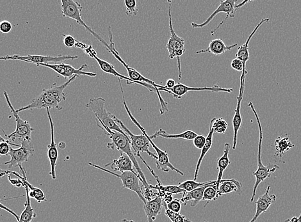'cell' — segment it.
Returning a JSON list of instances; mask_svg holds the SVG:
<instances>
[{
  "instance_id": "cell-1",
  "label": "cell",
  "mask_w": 301,
  "mask_h": 222,
  "mask_svg": "<svg viewBox=\"0 0 301 222\" xmlns=\"http://www.w3.org/2000/svg\"><path fill=\"white\" fill-rule=\"evenodd\" d=\"M118 81L119 84H120V92H121L122 102L123 105H124V109L126 110L127 113H128L129 118L132 120L134 124H135L136 126L139 128L140 130L142 131V135H134L133 133H131V132L129 130L128 127L125 126L124 123L120 119H119V118L116 117V116L114 115L113 116L114 119L119 126L120 127L122 130L124 132L125 134L128 136L129 142H130L131 149H133L134 151V155L137 156V157L140 158V160H142V162L144 163V164L146 166L147 168H148L149 172H151L153 176L157 180L158 185H162V182L160 181L159 177L157 176V175L154 172L153 169L149 166V165L147 164V162L145 161L143 158L142 157L141 155H140V153H146L149 157H152L153 159L156 160V161L158 160L157 156L149 151V147H150L151 146L150 140H149V138H149V136L148 135V133H147L146 130H145L144 127H142L140 123L137 121V120L134 117L132 113H131L130 110L129 109L128 105L126 104L124 95V91H123L121 82H120L121 80L118 78Z\"/></svg>"
},
{
  "instance_id": "cell-2",
  "label": "cell",
  "mask_w": 301,
  "mask_h": 222,
  "mask_svg": "<svg viewBox=\"0 0 301 222\" xmlns=\"http://www.w3.org/2000/svg\"><path fill=\"white\" fill-rule=\"evenodd\" d=\"M78 77V76L74 75L61 85H58L55 83L49 89H43L38 96L33 99L30 104L17 109L16 111L17 113H19L21 111L33 109L50 110L52 109L61 111L63 108L60 106V104L66 100L67 94L65 93L64 90Z\"/></svg>"
},
{
  "instance_id": "cell-3",
  "label": "cell",
  "mask_w": 301,
  "mask_h": 222,
  "mask_svg": "<svg viewBox=\"0 0 301 222\" xmlns=\"http://www.w3.org/2000/svg\"><path fill=\"white\" fill-rule=\"evenodd\" d=\"M96 123H97L98 126L104 132L105 135L109 136L112 140L111 142L108 143V148L112 149V150L118 149L119 151L120 152V153L126 154V155H128L132 161L133 166L137 170L138 175L142 180V184H143V186L146 188L148 187L149 184L133 153L128 136L126 134L120 133V132L110 130L98 120H96Z\"/></svg>"
},
{
  "instance_id": "cell-4",
  "label": "cell",
  "mask_w": 301,
  "mask_h": 222,
  "mask_svg": "<svg viewBox=\"0 0 301 222\" xmlns=\"http://www.w3.org/2000/svg\"><path fill=\"white\" fill-rule=\"evenodd\" d=\"M108 30H109L110 40V43L109 44L110 49L109 52L113 54V56L115 57L120 63H122L123 66H124L125 69H126L127 72H128V78L129 79H131V80L133 81H135V82L147 83V84L150 85L151 86L155 88L156 89V93H157L158 100H159L160 101V106H161L160 110V114H161V115H164L166 112H168V103L166 102V101L164 100V99L162 98L161 92H160L164 91L168 92L169 94H172L171 92L168 91V88L166 86H162V85L156 84V83L154 82L153 81L146 78V77H144L142 74H140L139 72L137 71V70L133 69V68L129 66L128 63L125 62V61L122 60L121 57L120 56L118 51L116 49L115 45H114L113 42V33H112L111 26H109Z\"/></svg>"
},
{
  "instance_id": "cell-5",
  "label": "cell",
  "mask_w": 301,
  "mask_h": 222,
  "mask_svg": "<svg viewBox=\"0 0 301 222\" xmlns=\"http://www.w3.org/2000/svg\"><path fill=\"white\" fill-rule=\"evenodd\" d=\"M248 106L250 108L252 111H253L254 115L256 116V119L257 123H258V126L259 127V131H260V138H259L258 143V155H257V163H258V168L256 172L252 173V175L255 177L256 181L253 187V190H252V194L251 199H250V202H252L254 201V197L256 196V193L257 189L261 182L265 181L268 178L271 177L272 173L276 172L278 169L280 168V166H277V165H271L269 164L267 166H263L262 163V158H261V149H262V142H263V130L262 127H261V122L260 118L258 113L256 111L255 109L253 104L252 102H250L248 104Z\"/></svg>"
},
{
  "instance_id": "cell-6",
  "label": "cell",
  "mask_w": 301,
  "mask_h": 222,
  "mask_svg": "<svg viewBox=\"0 0 301 222\" xmlns=\"http://www.w3.org/2000/svg\"><path fill=\"white\" fill-rule=\"evenodd\" d=\"M83 6L79 2L74 1V0H61V10L63 17H68V18L73 19L76 23L83 27L88 32L90 33L92 36L95 37L98 41L102 43L105 46L106 50L109 52L110 46L106 41L100 36V35L97 34L89 26H88L82 18V12Z\"/></svg>"
},
{
  "instance_id": "cell-7",
  "label": "cell",
  "mask_w": 301,
  "mask_h": 222,
  "mask_svg": "<svg viewBox=\"0 0 301 222\" xmlns=\"http://www.w3.org/2000/svg\"><path fill=\"white\" fill-rule=\"evenodd\" d=\"M105 99L103 98H91L86 104V107L95 115L96 120L102 123L110 130L120 132L125 134L120 127L114 119L113 114L108 111L105 107Z\"/></svg>"
},
{
  "instance_id": "cell-8",
  "label": "cell",
  "mask_w": 301,
  "mask_h": 222,
  "mask_svg": "<svg viewBox=\"0 0 301 222\" xmlns=\"http://www.w3.org/2000/svg\"><path fill=\"white\" fill-rule=\"evenodd\" d=\"M3 94L8 106L10 108L11 111L12 112L13 116H14L15 122H16L15 130L10 135H7L5 134L6 140H10H10L14 141L16 138H19L21 140H26L31 142V140H32V133L34 131V129L31 126L29 122L22 119L19 116V113H17L16 110L14 109L10 102L7 92L4 91Z\"/></svg>"
},
{
  "instance_id": "cell-9",
  "label": "cell",
  "mask_w": 301,
  "mask_h": 222,
  "mask_svg": "<svg viewBox=\"0 0 301 222\" xmlns=\"http://www.w3.org/2000/svg\"><path fill=\"white\" fill-rule=\"evenodd\" d=\"M89 165L94 167V168L100 169L101 170L104 171L105 172L120 178L121 180L123 188L128 189V190L137 193L138 197L143 202V203L144 204L146 203L147 201L142 195V188L139 183V181L142 182V180L137 173L124 172L121 173V174H118V173L112 172V171L103 168V167L97 166V165L92 164L91 162L89 163Z\"/></svg>"
},
{
  "instance_id": "cell-10",
  "label": "cell",
  "mask_w": 301,
  "mask_h": 222,
  "mask_svg": "<svg viewBox=\"0 0 301 222\" xmlns=\"http://www.w3.org/2000/svg\"><path fill=\"white\" fill-rule=\"evenodd\" d=\"M78 58V56H61V55L56 56H37V55H28L26 56L14 55V56H0V60H19L25 61V62L34 63L37 66L41 64H47L51 61L52 62L57 63L59 62V61L76 60Z\"/></svg>"
},
{
  "instance_id": "cell-11",
  "label": "cell",
  "mask_w": 301,
  "mask_h": 222,
  "mask_svg": "<svg viewBox=\"0 0 301 222\" xmlns=\"http://www.w3.org/2000/svg\"><path fill=\"white\" fill-rule=\"evenodd\" d=\"M20 147L18 149H13L11 147L9 161L4 162L3 165L8 166V169L13 166H20L23 163L28 161V159L34 155V147L32 143L28 140H20Z\"/></svg>"
},
{
  "instance_id": "cell-12",
  "label": "cell",
  "mask_w": 301,
  "mask_h": 222,
  "mask_svg": "<svg viewBox=\"0 0 301 222\" xmlns=\"http://www.w3.org/2000/svg\"><path fill=\"white\" fill-rule=\"evenodd\" d=\"M237 0H226V1H221L218 7L216 8V10L214 11V12L208 17L205 21H204L203 23L201 24L192 23H191V26H192L193 28L205 27V26L209 25L216 15L220 14V13H225V14H226V17L225 20L221 22V23L219 24V25L217 26L216 28H215L212 32V36H214L215 33L216 32L217 30L221 27V25H223L224 23H225V21L227 20L228 17H235V13H236L237 10H238L237 8Z\"/></svg>"
},
{
  "instance_id": "cell-13",
  "label": "cell",
  "mask_w": 301,
  "mask_h": 222,
  "mask_svg": "<svg viewBox=\"0 0 301 222\" xmlns=\"http://www.w3.org/2000/svg\"><path fill=\"white\" fill-rule=\"evenodd\" d=\"M85 50V53H86L87 54L89 55L90 56L92 57V58H94L97 61L99 66H100L101 69H102L103 72H106L107 74H111V75L118 77L120 80H126V83L128 85L138 84L146 88V89H148L149 92H153L156 91L155 88L151 86L150 85L147 84V83H145L135 82V81H133L131 80V79H129L128 77L123 76L122 74L119 73L111 63L108 62L107 61L103 60L102 59L98 57L96 52L92 49L91 46H89V47H87Z\"/></svg>"
},
{
  "instance_id": "cell-14",
  "label": "cell",
  "mask_w": 301,
  "mask_h": 222,
  "mask_svg": "<svg viewBox=\"0 0 301 222\" xmlns=\"http://www.w3.org/2000/svg\"><path fill=\"white\" fill-rule=\"evenodd\" d=\"M38 66H44V67L49 68L53 71L56 72L57 73L60 74L62 76L63 78H71L74 75L80 76H87L89 77H95L97 76V74L94 73L92 72H85L83 70L88 67V65L83 64L79 69H75L72 65L66 64L65 63H55V64H50V63H47V64H41Z\"/></svg>"
},
{
  "instance_id": "cell-15",
  "label": "cell",
  "mask_w": 301,
  "mask_h": 222,
  "mask_svg": "<svg viewBox=\"0 0 301 222\" xmlns=\"http://www.w3.org/2000/svg\"><path fill=\"white\" fill-rule=\"evenodd\" d=\"M169 8V27L170 30L171 37L166 45V48L169 52V58L174 59L176 58V54L178 51L185 49L184 48V40L182 37L178 36L177 33L174 30L172 14H171V8H172V1H168Z\"/></svg>"
},
{
  "instance_id": "cell-16",
  "label": "cell",
  "mask_w": 301,
  "mask_h": 222,
  "mask_svg": "<svg viewBox=\"0 0 301 222\" xmlns=\"http://www.w3.org/2000/svg\"><path fill=\"white\" fill-rule=\"evenodd\" d=\"M234 91V90L233 89L221 87L217 85H215L214 86L212 87H191L186 86V85L182 84V83H177L175 87L169 90V91L172 92L173 98L178 99V100H180L182 97L190 92L210 91L214 92H227V93L232 94Z\"/></svg>"
},
{
  "instance_id": "cell-17",
  "label": "cell",
  "mask_w": 301,
  "mask_h": 222,
  "mask_svg": "<svg viewBox=\"0 0 301 222\" xmlns=\"http://www.w3.org/2000/svg\"><path fill=\"white\" fill-rule=\"evenodd\" d=\"M48 118H49L50 130H51V142L49 146H48V157L50 163V172L53 179H56V166L57 160L59 158V151L57 149L56 140H55V126L53 122L51 113H50V109H46Z\"/></svg>"
},
{
  "instance_id": "cell-18",
  "label": "cell",
  "mask_w": 301,
  "mask_h": 222,
  "mask_svg": "<svg viewBox=\"0 0 301 222\" xmlns=\"http://www.w3.org/2000/svg\"><path fill=\"white\" fill-rule=\"evenodd\" d=\"M271 186H268L264 194L258 198L255 202L256 211L255 215L249 222H256L262 213H264L271 207L272 204L276 201L275 195H270Z\"/></svg>"
},
{
  "instance_id": "cell-19",
  "label": "cell",
  "mask_w": 301,
  "mask_h": 222,
  "mask_svg": "<svg viewBox=\"0 0 301 222\" xmlns=\"http://www.w3.org/2000/svg\"><path fill=\"white\" fill-rule=\"evenodd\" d=\"M245 86L241 85L239 95L237 98V104L235 111V115L233 118L232 124L234 127V140H233V149H236L237 140H238V133L240 130L241 124H242V118L241 115V104L243 100V94H244Z\"/></svg>"
},
{
  "instance_id": "cell-20",
  "label": "cell",
  "mask_w": 301,
  "mask_h": 222,
  "mask_svg": "<svg viewBox=\"0 0 301 222\" xmlns=\"http://www.w3.org/2000/svg\"><path fill=\"white\" fill-rule=\"evenodd\" d=\"M19 168H20L22 174H23L22 176L21 175H19L18 173L14 172V171L3 170H2V171H3V172H5L6 175L9 174V173H12V174L16 175L17 177L21 179L24 184L27 186L28 190H29V196L31 199L36 200L38 203L46 201V195L45 193L43 192V191L41 190L40 188H36V187H34V186H32V184H30V182L27 181L25 169H24L23 167L22 166H19Z\"/></svg>"
},
{
  "instance_id": "cell-21",
  "label": "cell",
  "mask_w": 301,
  "mask_h": 222,
  "mask_svg": "<svg viewBox=\"0 0 301 222\" xmlns=\"http://www.w3.org/2000/svg\"><path fill=\"white\" fill-rule=\"evenodd\" d=\"M237 46H238L237 44L227 46L225 45L222 39H216L210 42L209 46L206 49L197 51L196 54H201L208 53V54L214 55L215 56H219L225 54L226 52H230L234 48H236Z\"/></svg>"
},
{
  "instance_id": "cell-22",
  "label": "cell",
  "mask_w": 301,
  "mask_h": 222,
  "mask_svg": "<svg viewBox=\"0 0 301 222\" xmlns=\"http://www.w3.org/2000/svg\"><path fill=\"white\" fill-rule=\"evenodd\" d=\"M269 19H261L260 23L257 25L255 28H254V30L252 31L251 34H250V36L248 37L245 43L243 44L242 45L239 46L238 52H237L236 55H235V56H236L237 58H238L239 60L242 61L243 69H246V64H247L248 60H249V43L250 40H251L252 37L254 36V34H256L257 31H258L259 28H260V26L262 25L263 23H266V22H269Z\"/></svg>"
},
{
  "instance_id": "cell-23",
  "label": "cell",
  "mask_w": 301,
  "mask_h": 222,
  "mask_svg": "<svg viewBox=\"0 0 301 222\" xmlns=\"http://www.w3.org/2000/svg\"><path fill=\"white\" fill-rule=\"evenodd\" d=\"M111 166V168L115 172H131L136 173L133 169V164L130 158L126 154L120 153V158L114 160L113 162L107 164L105 167Z\"/></svg>"
},
{
  "instance_id": "cell-24",
  "label": "cell",
  "mask_w": 301,
  "mask_h": 222,
  "mask_svg": "<svg viewBox=\"0 0 301 222\" xmlns=\"http://www.w3.org/2000/svg\"><path fill=\"white\" fill-rule=\"evenodd\" d=\"M162 208L163 201L161 197L158 196L151 201L146 202L144 206V210L148 218V222H154L156 221L158 215L161 213Z\"/></svg>"
},
{
  "instance_id": "cell-25",
  "label": "cell",
  "mask_w": 301,
  "mask_h": 222,
  "mask_svg": "<svg viewBox=\"0 0 301 222\" xmlns=\"http://www.w3.org/2000/svg\"><path fill=\"white\" fill-rule=\"evenodd\" d=\"M215 183H211L206 184L205 186L200 187V188L195 189L194 190L191 191V192H186L183 193V197L180 199L181 203H183L184 206L186 205L189 201H192L191 202L190 206L192 208H194L197 206V204L202 201L203 197V194L204 190L207 188L208 186L213 185Z\"/></svg>"
},
{
  "instance_id": "cell-26",
  "label": "cell",
  "mask_w": 301,
  "mask_h": 222,
  "mask_svg": "<svg viewBox=\"0 0 301 222\" xmlns=\"http://www.w3.org/2000/svg\"><path fill=\"white\" fill-rule=\"evenodd\" d=\"M231 146L228 143H226L225 147H224V153L223 156L217 160V169H218V176L216 180V189L218 190L220 183L223 180V173L225 172L226 169L230 166L231 162L229 158V153L230 151Z\"/></svg>"
},
{
  "instance_id": "cell-27",
  "label": "cell",
  "mask_w": 301,
  "mask_h": 222,
  "mask_svg": "<svg viewBox=\"0 0 301 222\" xmlns=\"http://www.w3.org/2000/svg\"><path fill=\"white\" fill-rule=\"evenodd\" d=\"M197 136V133H195L194 131L191 130H187L183 132V133L175 134H169L167 133L164 129H160L158 131H156L153 135L149 136L151 139L153 140L158 137H162L166 138V139H181L185 140H194L195 137Z\"/></svg>"
},
{
  "instance_id": "cell-28",
  "label": "cell",
  "mask_w": 301,
  "mask_h": 222,
  "mask_svg": "<svg viewBox=\"0 0 301 222\" xmlns=\"http://www.w3.org/2000/svg\"><path fill=\"white\" fill-rule=\"evenodd\" d=\"M241 184L236 179H223L217 190L218 197L223 195L228 194L232 192H237L241 194Z\"/></svg>"
},
{
  "instance_id": "cell-29",
  "label": "cell",
  "mask_w": 301,
  "mask_h": 222,
  "mask_svg": "<svg viewBox=\"0 0 301 222\" xmlns=\"http://www.w3.org/2000/svg\"><path fill=\"white\" fill-rule=\"evenodd\" d=\"M214 129H213L212 127V122L210 121L209 132H208V136L206 137V139L205 145H204L203 148L201 149V155H200L198 161H197V163L196 168H195V170L194 172V181H196L197 177H198L200 166H201L202 162H203V160L204 157H205L206 154H207L208 152H209L211 147H212V146L213 137H214Z\"/></svg>"
},
{
  "instance_id": "cell-30",
  "label": "cell",
  "mask_w": 301,
  "mask_h": 222,
  "mask_svg": "<svg viewBox=\"0 0 301 222\" xmlns=\"http://www.w3.org/2000/svg\"><path fill=\"white\" fill-rule=\"evenodd\" d=\"M24 184V183H23ZM24 188L26 190V201L25 203V210L22 212L19 221L17 222H32L33 220L36 217V213H35L31 204V198L29 196V190L27 186L24 184Z\"/></svg>"
},
{
  "instance_id": "cell-31",
  "label": "cell",
  "mask_w": 301,
  "mask_h": 222,
  "mask_svg": "<svg viewBox=\"0 0 301 222\" xmlns=\"http://www.w3.org/2000/svg\"><path fill=\"white\" fill-rule=\"evenodd\" d=\"M274 146H275L276 150L274 157L279 158H282L287 152L296 146L295 145L292 144L288 136L287 137L278 136L274 142Z\"/></svg>"
},
{
  "instance_id": "cell-32",
  "label": "cell",
  "mask_w": 301,
  "mask_h": 222,
  "mask_svg": "<svg viewBox=\"0 0 301 222\" xmlns=\"http://www.w3.org/2000/svg\"><path fill=\"white\" fill-rule=\"evenodd\" d=\"M216 181H210L204 182H198L194 180H187V181H184L183 182H180L179 183V187L181 189H183L186 192H191V191L194 190L195 189L200 188L203 186L206 185V184L211 183L216 184Z\"/></svg>"
},
{
  "instance_id": "cell-33",
  "label": "cell",
  "mask_w": 301,
  "mask_h": 222,
  "mask_svg": "<svg viewBox=\"0 0 301 222\" xmlns=\"http://www.w3.org/2000/svg\"><path fill=\"white\" fill-rule=\"evenodd\" d=\"M218 195H217V190L216 189V185L213 184L208 186L207 188L204 190L203 199L202 201H206L205 205L204 207L205 208L206 206L209 204L210 201H216L218 199Z\"/></svg>"
},
{
  "instance_id": "cell-34",
  "label": "cell",
  "mask_w": 301,
  "mask_h": 222,
  "mask_svg": "<svg viewBox=\"0 0 301 222\" xmlns=\"http://www.w3.org/2000/svg\"><path fill=\"white\" fill-rule=\"evenodd\" d=\"M214 133L225 134L228 127V124L223 118H214L210 120Z\"/></svg>"
},
{
  "instance_id": "cell-35",
  "label": "cell",
  "mask_w": 301,
  "mask_h": 222,
  "mask_svg": "<svg viewBox=\"0 0 301 222\" xmlns=\"http://www.w3.org/2000/svg\"><path fill=\"white\" fill-rule=\"evenodd\" d=\"M165 209H166L165 214H166V216L168 217L172 222H193L190 221V220L186 219L185 217L180 214V213L171 212V211L168 210V208Z\"/></svg>"
},
{
  "instance_id": "cell-36",
  "label": "cell",
  "mask_w": 301,
  "mask_h": 222,
  "mask_svg": "<svg viewBox=\"0 0 301 222\" xmlns=\"http://www.w3.org/2000/svg\"><path fill=\"white\" fill-rule=\"evenodd\" d=\"M124 5L126 6V14L128 16L130 17L137 14L138 9L136 0H125Z\"/></svg>"
},
{
  "instance_id": "cell-37",
  "label": "cell",
  "mask_w": 301,
  "mask_h": 222,
  "mask_svg": "<svg viewBox=\"0 0 301 222\" xmlns=\"http://www.w3.org/2000/svg\"><path fill=\"white\" fill-rule=\"evenodd\" d=\"M156 187L159 190L164 191V192L171 193V194H181V193H186L185 191L180 188L179 186H164L156 185Z\"/></svg>"
},
{
  "instance_id": "cell-38",
  "label": "cell",
  "mask_w": 301,
  "mask_h": 222,
  "mask_svg": "<svg viewBox=\"0 0 301 222\" xmlns=\"http://www.w3.org/2000/svg\"><path fill=\"white\" fill-rule=\"evenodd\" d=\"M12 146L20 147V145L12 144L10 140L6 139L5 141L0 142V157L8 156Z\"/></svg>"
},
{
  "instance_id": "cell-39",
  "label": "cell",
  "mask_w": 301,
  "mask_h": 222,
  "mask_svg": "<svg viewBox=\"0 0 301 222\" xmlns=\"http://www.w3.org/2000/svg\"><path fill=\"white\" fill-rule=\"evenodd\" d=\"M166 208H168V210H171V212L180 213L181 209V202H180V199H174L172 202H170V203L167 204Z\"/></svg>"
},
{
  "instance_id": "cell-40",
  "label": "cell",
  "mask_w": 301,
  "mask_h": 222,
  "mask_svg": "<svg viewBox=\"0 0 301 222\" xmlns=\"http://www.w3.org/2000/svg\"><path fill=\"white\" fill-rule=\"evenodd\" d=\"M62 36H63V45L67 48H71L76 46L77 41L73 36H71V35L65 36L63 34H62Z\"/></svg>"
},
{
  "instance_id": "cell-41",
  "label": "cell",
  "mask_w": 301,
  "mask_h": 222,
  "mask_svg": "<svg viewBox=\"0 0 301 222\" xmlns=\"http://www.w3.org/2000/svg\"><path fill=\"white\" fill-rule=\"evenodd\" d=\"M206 137L203 135H197L196 137L193 140V143H194V146L197 149H202L203 148L204 145L206 143Z\"/></svg>"
},
{
  "instance_id": "cell-42",
  "label": "cell",
  "mask_w": 301,
  "mask_h": 222,
  "mask_svg": "<svg viewBox=\"0 0 301 222\" xmlns=\"http://www.w3.org/2000/svg\"><path fill=\"white\" fill-rule=\"evenodd\" d=\"M12 30V25L10 22L8 21H3L0 23V32L3 34H8Z\"/></svg>"
},
{
  "instance_id": "cell-43",
  "label": "cell",
  "mask_w": 301,
  "mask_h": 222,
  "mask_svg": "<svg viewBox=\"0 0 301 222\" xmlns=\"http://www.w3.org/2000/svg\"><path fill=\"white\" fill-rule=\"evenodd\" d=\"M231 66L233 69L236 70L239 72H242L243 71V63L241 60L238 58H235L232 60Z\"/></svg>"
},
{
  "instance_id": "cell-44",
  "label": "cell",
  "mask_w": 301,
  "mask_h": 222,
  "mask_svg": "<svg viewBox=\"0 0 301 222\" xmlns=\"http://www.w3.org/2000/svg\"><path fill=\"white\" fill-rule=\"evenodd\" d=\"M8 181L12 184L13 186L17 187V188H20V187H24V184L23 181H21V179L17 177V179H12L10 175L8 176Z\"/></svg>"
},
{
  "instance_id": "cell-45",
  "label": "cell",
  "mask_w": 301,
  "mask_h": 222,
  "mask_svg": "<svg viewBox=\"0 0 301 222\" xmlns=\"http://www.w3.org/2000/svg\"><path fill=\"white\" fill-rule=\"evenodd\" d=\"M2 201H3V200L0 199V209H1V210H5L6 211V212L10 213L11 215H13V216H14L15 219H16L17 221L18 222L19 220V217L18 216V215H17L16 213H15L14 212H13L12 210H10V209L6 207V206L4 205V204H2Z\"/></svg>"
},
{
  "instance_id": "cell-46",
  "label": "cell",
  "mask_w": 301,
  "mask_h": 222,
  "mask_svg": "<svg viewBox=\"0 0 301 222\" xmlns=\"http://www.w3.org/2000/svg\"><path fill=\"white\" fill-rule=\"evenodd\" d=\"M162 201L165 202L166 204L170 203L174 200L173 195L171 193H164V194L162 197Z\"/></svg>"
},
{
  "instance_id": "cell-47",
  "label": "cell",
  "mask_w": 301,
  "mask_h": 222,
  "mask_svg": "<svg viewBox=\"0 0 301 222\" xmlns=\"http://www.w3.org/2000/svg\"><path fill=\"white\" fill-rule=\"evenodd\" d=\"M176 85H177V83H176L175 80H173V79H169V80L167 81L166 87L168 88V91H169V90L175 87Z\"/></svg>"
},
{
  "instance_id": "cell-48",
  "label": "cell",
  "mask_w": 301,
  "mask_h": 222,
  "mask_svg": "<svg viewBox=\"0 0 301 222\" xmlns=\"http://www.w3.org/2000/svg\"><path fill=\"white\" fill-rule=\"evenodd\" d=\"M285 222H301V213L300 217H294L291 219H287Z\"/></svg>"
},
{
  "instance_id": "cell-49",
  "label": "cell",
  "mask_w": 301,
  "mask_h": 222,
  "mask_svg": "<svg viewBox=\"0 0 301 222\" xmlns=\"http://www.w3.org/2000/svg\"><path fill=\"white\" fill-rule=\"evenodd\" d=\"M6 173L5 172H3V171H2V170H1V169H0V177H3L4 176V175H5Z\"/></svg>"
},
{
  "instance_id": "cell-50",
  "label": "cell",
  "mask_w": 301,
  "mask_h": 222,
  "mask_svg": "<svg viewBox=\"0 0 301 222\" xmlns=\"http://www.w3.org/2000/svg\"><path fill=\"white\" fill-rule=\"evenodd\" d=\"M122 222H135L133 221H128V220H127V219H123Z\"/></svg>"
},
{
  "instance_id": "cell-51",
  "label": "cell",
  "mask_w": 301,
  "mask_h": 222,
  "mask_svg": "<svg viewBox=\"0 0 301 222\" xmlns=\"http://www.w3.org/2000/svg\"><path fill=\"white\" fill-rule=\"evenodd\" d=\"M5 140L6 139H5V138H3L1 135H0V142L5 141Z\"/></svg>"
}]
</instances>
